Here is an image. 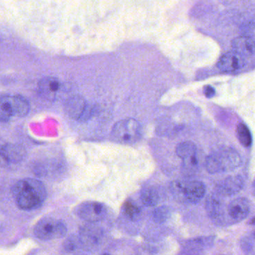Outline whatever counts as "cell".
Wrapping results in <instances>:
<instances>
[{
  "label": "cell",
  "mask_w": 255,
  "mask_h": 255,
  "mask_svg": "<svg viewBox=\"0 0 255 255\" xmlns=\"http://www.w3.org/2000/svg\"><path fill=\"white\" fill-rule=\"evenodd\" d=\"M12 194L19 209L32 211L44 203L47 193L43 183L33 178L18 181L12 189Z\"/></svg>",
  "instance_id": "6da1fadb"
},
{
  "label": "cell",
  "mask_w": 255,
  "mask_h": 255,
  "mask_svg": "<svg viewBox=\"0 0 255 255\" xmlns=\"http://www.w3.org/2000/svg\"><path fill=\"white\" fill-rule=\"evenodd\" d=\"M242 163L238 151L230 148L213 152L205 160V168L210 174L225 173L238 169Z\"/></svg>",
  "instance_id": "7a4b0ae2"
},
{
  "label": "cell",
  "mask_w": 255,
  "mask_h": 255,
  "mask_svg": "<svg viewBox=\"0 0 255 255\" xmlns=\"http://www.w3.org/2000/svg\"><path fill=\"white\" fill-rule=\"evenodd\" d=\"M171 192L176 200L197 204L203 199L206 187L201 181H173L170 185Z\"/></svg>",
  "instance_id": "3957f363"
},
{
  "label": "cell",
  "mask_w": 255,
  "mask_h": 255,
  "mask_svg": "<svg viewBox=\"0 0 255 255\" xmlns=\"http://www.w3.org/2000/svg\"><path fill=\"white\" fill-rule=\"evenodd\" d=\"M29 110V102L23 96L0 97V121L1 122L9 121L13 116H25Z\"/></svg>",
  "instance_id": "277c9868"
},
{
  "label": "cell",
  "mask_w": 255,
  "mask_h": 255,
  "mask_svg": "<svg viewBox=\"0 0 255 255\" xmlns=\"http://www.w3.org/2000/svg\"><path fill=\"white\" fill-rule=\"evenodd\" d=\"M141 126L133 118L121 120L115 124L112 129V138L122 144L134 143L141 136Z\"/></svg>",
  "instance_id": "5b68a950"
},
{
  "label": "cell",
  "mask_w": 255,
  "mask_h": 255,
  "mask_svg": "<svg viewBox=\"0 0 255 255\" xmlns=\"http://www.w3.org/2000/svg\"><path fill=\"white\" fill-rule=\"evenodd\" d=\"M66 225L61 220L54 218H43L36 224L34 234L41 241H52L64 238L67 234Z\"/></svg>",
  "instance_id": "8992f818"
},
{
  "label": "cell",
  "mask_w": 255,
  "mask_h": 255,
  "mask_svg": "<svg viewBox=\"0 0 255 255\" xmlns=\"http://www.w3.org/2000/svg\"><path fill=\"white\" fill-rule=\"evenodd\" d=\"M76 214L79 218L88 223H98L106 218L107 208L100 202H85L77 207Z\"/></svg>",
  "instance_id": "52a82bcc"
},
{
  "label": "cell",
  "mask_w": 255,
  "mask_h": 255,
  "mask_svg": "<svg viewBox=\"0 0 255 255\" xmlns=\"http://www.w3.org/2000/svg\"><path fill=\"white\" fill-rule=\"evenodd\" d=\"M94 109L81 96L72 97L66 103V111L69 116L79 121H86L90 119L94 113Z\"/></svg>",
  "instance_id": "ba28073f"
},
{
  "label": "cell",
  "mask_w": 255,
  "mask_h": 255,
  "mask_svg": "<svg viewBox=\"0 0 255 255\" xmlns=\"http://www.w3.org/2000/svg\"><path fill=\"white\" fill-rule=\"evenodd\" d=\"M26 151L22 147L13 144L0 145V166L8 167L23 161Z\"/></svg>",
  "instance_id": "9c48e42d"
},
{
  "label": "cell",
  "mask_w": 255,
  "mask_h": 255,
  "mask_svg": "<svg viewBox=\"0 0 255 255\" xmlns=\"http://www.w3.org/2000/svg\"><path fill=\"white\" fill-rule=\"evenodd\" d=\"M224 201L220 195H211L206 202V209L211 220L219 225H224L226 220V210L225 209Z\"/></svg>",
  "instance_id": "30bf717a"
},
{
  "label": "cell",
  "mask_w": 255,
  "mask_h": 255,
  "mask_svg": "<svg viewBox=\"0 0 255 255\" xmlns=\"http://www.w3.org/2000/svg\"><path fill=\"white\" fill-rule=\"evenodd\" d=\"M244 187V180L241 176H229L220 181L217 187V194L222 197H229L239 193Z\"/></svg>",
  "instance_id": "8fae6325"
},
{
  "label": "cell",
  "mask_w": 255,
  "mask_h": 255,
  "mask_svg": "<svg viewBox=\"0 0 255 255\" xmlns=\"http://www.w3.org/2000/svg\"><path fill=\"white\" fill-rule=\"evenodd\" d=\"M250 212V204L245 198L234 199L227 207L228 216L232 223H240L248 217Z\"/></svg>",
  "instance_id": "7c38bea8"
},
{
  "label": "cell",
  "mask_w": 255,
  "mask_h": 255,
  "mask_svg": "<svg viewBox=\"0 0 255 255\" xmlns=\"http://www.w3.org/2000/svg\"><path fill=\"white\" fill-rule=\"evenodd\" d=\"M233 52L241 58L251 57L255 54V40L250 36H240L232 41Z\"/></svg>",
  "instance_id": "4fadbf2b"
},
{
  "label": "cell",
  "mask_w": 255,
  "mask_h": 255,
  "mask_svg": "<svg viewBox=\"0 0 255 255\" xmlns=\"http://www.w3.org/2000/svg\"><path fill=\"white\" fill-rule=\"evenodd\" d=\"M61 88V82L56 78H43L38 84L39 93L40 96L46 100H55Z\"/></svg>",
  "instance_id": "5bb4252c"
},
{
  "label": "cell",
  "mask_w": 255,
  "mask_h": 255,
  "mask_svg": "<svg viewBox=\"0 0 255 255\" xmlns=\"http://www.w3.org/2000/svg\"><path fill=\"white\" fill-rule=\"evenodd\" d=\"M217 65L222 71L234 73L242 67V58L234 52H227L220 58Z\"/></svg>",
  "instance_id": "9a60e30c"
},
{
  "label": "cell",
  "mask_w": 255,
  "mask_h": 255,
  "mask_svg": "<svg viewBox=\"0 0 255 255\" xmlns=\"http://www.w3.org/2000/svg\"><path fill=\"white\" fill-rule=\"evenodd\" d=\"M140 199L145 206L154 207L158 204L160 196L155 188L151 187H146L141 191Z\"/></svg>",
  "instance_id": "2e32d148"
},
{
  "label": "cell",
  "mask_w": 255,
  "mask_h": 255,
  "mask_svg": "<svg viewBox=\"0 0 255 255\" xmlns=\"http://www.w3.org/2000/svg\"><path fill=\"white\" fill-rule=\"evenodd\" d=\"M176 154L183 160L197 155V148L192 142H184L180 143L176 148Z\"/></svg>",
  "instance_id": "e0dca14e"
},
{
  "label": "cell",
  "mask_w": 255,
  "mask_h": 255,
  "mask_svg": "<svg viewBox=\"0 0 255 255\" xmlns=\"http://www.w3.org/2000/svg\"><path fill=\"white\" fill-rule=\"evenodd\" d=\"M123 211H124L126 217L130 221H136L140 216V209L131 200H127L124 203Z\"/></svg>",
  "instance_id": "ac0fdd59"
},
{
  "label": "cell",
  "mask_w": 255,
  "mask_h": 255,
  "mask_svg": "<svg viewBox=\"0 0 255 255\" xmlns=\"http://www.w3.org/2000/svg\"><path fill=\"white\" fill-rule=\"evenodd\" d=\"M237 133H238V139L240 142L242 144L243 146L250 147L253 142V138H252L251 133L249 130L248 127L246 124H240L237 128Z\"/></svg>",
  "instance_id": "d6986e66"
},
{
  "label": "cell",
  "mask_w": 255,
  "mask_h": 255,
  "mask_svg": "<svg viewBox=\"0 0 255 255\" xmlns=\"http://www.w3.org/2000/svg\"><path fill=\"white\" fill-rule=\"evenodd\" d=\"M100 237L99 233L91 228H85L82 232V241L88 245H97Z\"/></svg>",
  "instance_id": "ffe728a7"
},
{
  "label": "cell",
  "mask_w": 255,
  "mask_h": 255,
  "mask_svg": "<svg viewBox=\"0 0 255 255\" xmlns=\"http://www.w3.org/2000/svg\"><path fill=\"white\" fill-rule=\"evenodd\" d=\"M170 217V211L166 206H160L154 210L152 214V219L157 224L165 223Z\"/></svg>",
  "instance_id": "44dd1931"
},
{
  "label": "cell",
  "mask_w": 255,
  "mask_h": 255,
  "mask_svg": "<svg viewBox=\"0 0 255 255\" xmlns=\"http://www.w3.org/2000/svg\"><path fill=\"white\" fill-rule=\"evenodd\" d=\"M255 238H244L241 242V248L247 255H255Z\"/></svg>",
  "instance_id": "7402d4cb"
},
{
  "label": "cell",
  "mask_w": 255,
  "mask_h": 255,
  "mask_svg": "<svg viewBox=\"0 0 255 255\" xmlns=\"http://www.w3.org/2000/svg\"><path fill=\"white\" fill-rule=\"evenodd\" d=\"M76 247H77V242H76V239L74 238H69V239L65 241L64 249L67 252L74 251V250H76Z\"/></svg>",
  "instance_id": "603a6c76"
},
{
  "label": "cell",
  "mask_w": 255,
  "mask_h": 255,
  "mask_svg": "<svg viewBox=\"0 0 255 255\" xmlns=\"http://www.w3.org/2000/svg\"><path fill=\"white\" fill-rule=\"evenodd\" d=\"M201 248H202L201 247H193V248L187 250V251L183 255H202V249Z\"/></svg>",
  "instance_id": "cb8c5ba5"
},
{
  "label": "cell",
  "mask_w": 255,
  "mask_h": 255,
  "mask_svg": "<svg viewBox=\"0 0 255 255\" xmlns=\"http://www.w3.org/2000/svg\"><path fill=\"white\" fill-rule=\"evenodd\" d=\"M205 95L208 97H211L215 94V90L211 86H206L205 88Z\"/></svg>",
  "instance_id": "d4e9b609"
},
{
  "label": "cell",
  "mask_w": 255,
  "mask_h": 255,
  "mask_svg": "<svg viewBox=\"0 0 255 255\" xmlns=\"http://www.w3.org/2000/svg\"><path fill=\"white\" fill-rule=\"evenodd\" d=\"M250 225H251V226H255V217L251 220V222H250Z\"/></svg>",
  "instance_id": "484cf974"
},
{
  "label": "cell",
  "mask_w": 255,
  "mask_h": 255,
  "mask_svg": "<svg viewBox=\"0 0 255 255\" xmlns=\"http://www.w3.org/2000/svg\"><path fill=\"white\" fill-rule=\"evenodd\" d=\"M253 195H254V196H255V180L254 181V183H253Z\"/></svg>",
  "instance_id": "4316f807"
},
{
  "label": "cell",
  "mask_w": 255,
  "mask_h": 255,
  "mask_svg": "<svg viewBox=\"0 0 255 255\" xmlns=\"http://www.w3.org/2000/svg\"><path fill=\"white\" fill-rule=\"evenodd\" d=\"M253 238H254L255 239V232H254V233H253Z\"/></svg>",
  "instance_id": "83f0119b"
},
{
  "label": "cell",
  "mask_w": 255,
  "mask_h": 255,
  "mask_svg": "<svg viewBox=\"0 0 255 255\" xmlns=\"http://www.w3.org/2000/svg\"><path fill=\"white\" fill-rule=\"evenodd\" d=\"M109 255V254H105V255Z\"/></svg>",
  "instance_id": "f1b7e54d"
}]
</instances>
